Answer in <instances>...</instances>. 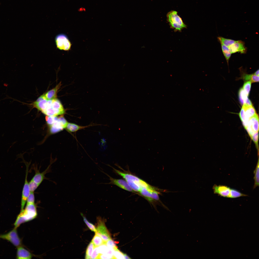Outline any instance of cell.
Here are the masks:
<instances>
[{"mask_svg": "<svg viewBox=\"0 0 259 259\" xmlns=\"http://www.w3.org/2000/svg\"><path fill=\"white\" fill-rule=\"evenodd\" d=\"M108 165L112 167L115 172L124 178L135 192H139L142 188L147 187L150 185L136 176L131 174L123 172L109 165Z\"/></svg>", "mask_w": 259, "mask_h": 259, "instance_id": "1", "label": "cell"}, {"mask_svg": "<svg viewBox=\"0 0 259 259\" xmlns=\"http://www.w3.org/2000/svg\"><path fill=\"white\" fill-rule=\"evenodd\" d=\"M37 215L35 204H27L25 209L21 211L17 216L14 223L15 227L17 228L21 224L34 219Z\"/></svg>", "mask_w": 259, "mask_h": 259, "instance_id": "2", "label": "cell"}, {"mask_svg": "<svg viewBox=\"0 0 259 259\" xmlns=\"http://www.w3.org/2000/svg\"><path fill=\"white\" fill-rule=\"evenodd\" d=\"M167 20L171 28L175 31H180L186 28V25L182 18L178 15L177 11L172 10L167 15Z\"/></svg>", "mask_w": 259, "mask_h": 259, "instance_id": "3", "label": "cell"}, {"mask_svg": "<svg viewBox=\"0 0 259 259\" xmlns=\"http://www.w3.org/2000/svg\"><path fill=\"white\" fill-rule=\"evenodd\" d=\"M139 192L141 195L150 202L160 200L159 192L150 185L147 187L142 188Z\"/></svg>", "mask_w": 259, "mask_h": 259, "instance_id": "4", "label": "cell"}, {"mask_svg": "<svg viewBox=\"0 0 259 259\" xmlns=\"http://www.w3.org/2000/svg\"><path fill=\"white\" fill-rule=\"evenodd\" d=\"M55 41L57 48L59 50L68 51L71 49L72 44L66 35L63 33L58 35Z\"/></svg>", "mask_w": 259, "mask_h": 259, "instance_id": "5", "label": "cell"}, {"mask_svg": "<svg viewBox=\"0 0 259 259\" xmlns=\"http://www.w3.org/2000/svg\"><path fill=\"white\" fill-rule=\"evenodd\" d=\"M17 229V228L14 227L13 230L8 233L0 235V238L9 241L17 247L22 246V240L18 235Z\"/></svg>", "mask_w": 259, "mask_h": 259, "instance_id": "6", "label": "cell"}, {"mask_svg": "<svg viewBox=\"0 0 259 259\" xmlns=\"http://www.w3.org/2000/svg\"><path fill=\"white\" fill-rule=\"evenodd\" d=\"M251 138L259 130V118L256 113L249 119L247 127L245 129Z\"/></svg>", "mask_w": 259, "mask_h": 259, "instance_id": "7", "label": "cell"}, {"mask_svg": "<svg viewBox=\"0 0 259 259\" xmlns=\"http://www.w3.org/2000/svg\"><path fill=\"white\" fill-rule=\"evenodd\" d=\"M68 123L63 116H60L52 124L49 126L50 133L54 134L63 130L65 129Z\"/></svg>", "mask_w": 259, "mask_h": 259, "instance_id": "8", "label": "cell"}, {"mask_svg": "<svg viewBox=\"0 0 259 259\" xmlns=\"http://www.w3.org/2000/svg\"><path fill=\"white\" fill-rule=\"evenodd\" d=\"M100 170L107 176L109 177V179L110 180V182L109 183H102L114 185L126 191L132 192H135L125 180L113 178L102 171Z\"/></svg>", "mask_w": 259, "mask_h": 259, "instance_id": "9", "label": "cell"}, {"mask_svg": "<svg viewBox=\"0 0 259 259\" xmlns=\"http://www.w3.org/2000/svg\"><path fill=\"white\" fill-rule=\"evenodd\" d=\"M96 229L95 234L100 236L105 242L106 243L111 238L109 232L103 221L100 220H98Z\"/></svg>", "mask_w": 259, "mask_h": 259, "instance_id": "10", "label": "cell"}, {"mask_svg": "<svg viewBox=\"0 0 259 259\" xmlns=\"http://www.w3.org/2000/svg\"><path fill=\"white\" fill-rule=\"evenodd\" d=\"M29 166H26L25 177L22 195L21 203V211L23 210L27 201V198L30 192L29 182L27 180V176L29 170Z\"/></svg>", "mask_w": 259, "mask_h": 259, "instance_id": "11", "label": "cell"}, {"mask_svg": "<svg viewBox=\"0 0 259 259\" xmlns=\"http://www.w3.org/2000/svg\"><path fill=\"white\" fill-rule=\"evenodd\" d=\"M228 47L231 54L237 52L245 54L247 51V48L245 46L244 42L241 40L235 41L234 43Z\"/></svg>", "mask_w": 259, "mask_h": 259, "instance_id": "12", "label": "cell"}, {"mask_svg": "<svg viewBox=\"0 0 259 259\" xmlns=\"http://www.w3.org/2000/svg\"><path fill=\"white\" fill-rule=\"evenodd\" d=\"M213 189L215 194L224 197L229 198L230 188L224 185H217L215 184L213 186Z\"/></svg>", "mask_w": 259, "mask_h": 259, "instance_id": "13", "label": "cell"}, {"mask_svg": "<svg viewBox=\"0 0 259 259\" xmlns=\"http://www.w3.org/2000/svg\"><path fill=\"white\" fill-rule=\"evenodd\" d=\"M242 107L244 108L246 117L245 122L242 124L245 129L247 127L249 119L256 113L255 109L252 105H248L245 104L243 105Z\"/></svg>", "mask_w": 259, "mask_h": 259, "instance_id": "14", "label": "cell"}, {"mask_svg": "<svg viewBox=\"0 0 259 259\" xmlns=\"http://www.w3.org/2000/svg\"><path fill=\"white\" fill-rule=\"evenodd\" d=\"M33 254L22 246L17 247L16 258L17 259H31Z\"/></svg>", "mask_w": 259, "mask_h": 259, "instance_id": "15", "label": "cell"}, {"mask_svg": "<svg viewBox=\"0 0 259 259\" xmlns=\"http://www.w3.org/2000/svg\"><path fill=\"white\" fill-rule=\"evenodd\" d=\"M96 125V124H90L86 126H81L75 124L68 122L65 129L69 132H76L80 130Z\"/></svg>", "mask_w": 259, "mask_h": 259, "instance_id": "16", "label": "cell"}, {"mask_svg": "<svg viewBox=\"0 0 259 259\" xmlns=\"http://www.w3.org/2000/svg\"><path fill=\"white\" fill-rule=\"evenodd\" d=\"M48 167L46 170L42 172H40L39 171L36 169L35 174L31 179L34 182L40 185L45 178V174L48 172L49 169Z\"/></svg>", "mask_w": 259, "mask_h": 259, "instance_id": "17", "label": "cell"}, {"mask_svg": "<svg viewBox=\"0 0 259 259\" xmlns=\"http://www.w3.org/2000/svg\"><path fill=\"white\" fill-rule=\"evenodd\" d=\"M61 85V82H60L54 88L44 94L46 99L47 100H50L56 98L58 91Z\"/></svg>", "mask_w": 259, "mask_h": 259, "instance_id": "18", "label": "cell"}, {"mask_svg": "<svg viewBox=\"0 0 259 259\" xmlns=\"http://www.w3.org/2000/svg\"><path fill=\"white\" fill-rule=\"evenodd\" d=\"M221 49L223 53L228 65L229 60L231 57V53L228 47L221 44Z\"/></svg>", "mask_w": 259, "mask_h": 259, "instance_id": "19", "label": "cell"}, {"mask_svg": "<svg viewBox=\"0 0 259 259\" xmlns=\"http://www.w3.org/2000/svg\"><path fill=\"white\" fill-rule=\"evenodd\" d=\"M217 39L221 44H223L228 47L234 43L235 41L233 40L226 38L221 36L218 37Z\"/></svg>", "mask_w": 259, "mask_h": 259, "instance_id": "20", "label": "cell"}, {"mask_svg": "<svg viewBox=\"0 0 259 259\" xmlns=\"http://www.w3.org/2000/svg\"><path fill=\"white\" fill-rule=\"evenodd\" d=\"M248 96L243 88H241L239 91V97L240 102L241 105L246 103L248 99Z\"/></svg>", "mask_w": 259, "mask_h": 259, "instance_id": "21", "label": "cell"}, {"mask_svg": "<svg viewBox=\"0 0 259 259\" xmlns=\"http://www.w3.org/2000/svg\"><path fill=\"white\" fill-rule=\"evenodd\" d=\"M259 159H258L256 166L254 172V183L253 188H255L256 187L259 186Z\"/></svg>", "mask_w": 259, "mask_h": 259, "instance_id": "22", "label": "cell"}, {"mask_svg": "<svg viewBox=\"0 0 259 259\" xmlns=\"http://www.w3.org/2000/svg\"><path fill=\"white\" fill-rule=\"evenodd\" d=\"M92 241L95 247H98L106 243L104 242L100 236L96 234L93 237Z\"/></svg>", "mask_w": 259, "mask_h": 259, "instance_id": "23", "label": "cell"}, {"mask_svg": "<svg viewBox=\"0 0 259 259\" xmlns=\"http://www.w3.org/2000/svg\"><path fill=\"white\" fill-rule=\"evenodd\" d=\"M247 195L242 193L237 190L233 188H230L229 198H234L241 196H247Z\"/></svg>", "mask_w": 259, "mask_h": 259, "instance_id": "24", "label": "cell"}, {"mask_svg": "<svg viewBox=\"0 0 259 259\" xmlns=\"http://www.w3.org/2000/svg\"><path fill=\"white\" fill-rule=\"evenodd\" d=\"M95 247L93 243L91 241L87 247L86 251L85 259H91V256Z\"/></svg>", "mask_w": 259, "mask_h": 259, "instance_id": "25", "label": "cell"}, {"mask_svg": "<svg viewBox=\"0 0 259 259\" xmlns=\"http://www.w3.org/2000/svg\"><path fill=\"white\" fill-rule=\"evenodd\" d=\"M109 249V248L107 246L106 243L97 247L98 252L99 254L106 253L108 252Z\"/></svg>", "mask_w": 259, "mask_h": 259, "instance_id": "26", "label": "cell"}, {"mask_svg": "<svg viewBox=\"0 0 259 259\" xmlns=\"http://www.w3.org/2000/svg\"><path fill=\"white\" fill-rule=\"evenodd\" d=\"M58 117L57 116H46V122L49 126L52 124L58 119Z\"/></svg>", "mask_w": 259, "mask_h": 259, "instance_id": "27", "label": "cell"}, {"mask_svg": "<svg viewBox=\"0 0 259 259\" xmlns=\"http://www.w3.org/2000/svg\"><path fill=\"white\" fill-rule=\"evenodd\" d=\"M251 82L250 81L245 82L243 86V89L247 96H248L251 87Z\"/></svg>", "mask_w": 259, "mask_h": 259, "instance_id": "28", "label": "cell"}, {"mask_svg": "<svg viewBox=\"0 0 259 259\" xmlns=\"http://www.w3.org/2000/svg\"><path fill=\"white\" fill-rule=\"evenodd\" d=\"M40 185L31 179L29 182V186L30 192H34Z\"/></svg>", "mask_w": 259, "mask_h": 259, "instance_id": "29", "label": "cell"}, {"mask_svg": "<svg viewBox=\"0 0 259 259\" xmlns=\"http://www.w3.org/2000/svg\"><path fill=\"white\" fill-rule=\"evenodd\" d=\"M81 215L83 217V220L88 228L92 231L95 232L96 231V229L95 226L92 223L88 221L86 218L84 217L82 214L81 213Z\"/></svg>", "mask_w": 259, "mask_h": 259, "instance_id": "30", "label": "cell"}, {"mask_svg": "<svg viewBox=\"0 0 259 259\" xmlns=\"http://www.w3.org/2000/svg\"><path fill=\"white\" fill-rule=\"evenodd\" d=\"M106 244L109 248L112 249L114 251L118 248L115 242L111 238L107 241Z\"/></svg>", "mask_w": 259, "mask_h": 259, "instance_id": "31", "label": "cell"}, {"mask_svg": "<svg viewBox=\"0 0 259 259\" xmlns=\"http://www.w3.org/2000/svg\"><path fill=\"white\" fill-rule=\"evenodd\" d=\"M27 204H35V197L34 192H30L27 200Z\"/></svg>", "mask_w": 259, "mask_h": 259, "instance_id": "32", "label": "cell"}, {"mask_svg": "<svg viewBox=\"0 0 259 259\" xmlns=\"http://www.w3.org/2000/svg\"><path fill=\"white\" fill-rule=\"evenodd\" d=\"M97 247H95L94 249V251L91 255V259H98L99 254L97 251Z\"/></svg>", "mask_w": 259, "mask_h": 259, "instance_id": "33", "label": "cell"}, {"mask_svg": "<svg viewBox=\"0 0 259 259\" xmlns=\"http://www.w3.org/2000/svg\"><path fill=\"white\" fill-rule=\"evenodd\" d=\"M250 81L251 82H259V76L255 75L253 74H252Z\"/></svg>", "mask_w": 259, "mask_h": 259, "instance_id": "34", "label": "cell"}, {"mask_svg": "<svg viewBox=\"0 0 259 259\" xmlns=\"http://www.w3.org/2000/svg\"><path fill=\"white\" fill-rule=\"evenodd\" d=\"M252 74H249L246 73L243 74L242 75V78L245 81L250 80V81Z\"/></svg>", "mask_w": 259, "mask_h": 259, "instance_id": "35", "label": "cell"}, {"mask_svg": "<svg viewBox=\"0 0 259 259\" xmlns=\"http://www.w3.org/2000/svg\"><path fill=\"white\" fill-rule=\"evenodd\" d=\"M122 254L123 255L124 258L125 259H131L126 254L123 253L122 252Z\"/></svg>", "mask_w": 259, "mask_h": 259, "instance_id": "36", "label": "cell"}, {"mask_svg": "<svg viewBox=\"0 0 259 259\" xmlns=\"http://www.w3.org/2000/svg\"><path fill=\"white\" fill-rule=\"evenodd\" d=\"M85 9L83 7L80 8L78 9V11L79 12L85 11Z\"/></svg>", "mask_w": 259, "mask_h": 259, "instance_id": "37", "label": "cell"}, {"mask_svg": "<svg viewBox=\"0 0 259 259\" xmlns=\"http://www.w3.org/2000/svg\"><path fill=\"white\" fill-rule=\"evenodd\" d=\"M253 74L256 76H259V70L257 71Z\"/></svg>", "mask_w": 259, "mask_h": 259, "instance_id": "38", "label": "cell"}]
</instances>
